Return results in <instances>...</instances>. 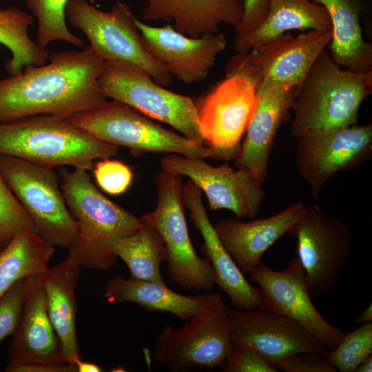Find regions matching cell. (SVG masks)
<instances>
[{"instance_id": "6da1fadb", "label": "cell", "mask_w": 372, "mask_h": 372, "mask_svg": "<svg viewBox=\"0 0 372 372\" xmlns=\"http://www.w3.org/2000/svg\"><path fill=\"white\" fill-rule=\"evenodd\" d=\"M49 60L0 79V123L41 114L68 119L106 101L99 83L105 61L89 45Z\"/></svg>"}, {"instance_id": "7a4b0ae2", "label": "cell", "mask_w": 372, "mask_h": 372, "mask_svg": "<svg viewBox=\"0 0 372 372\" xmlns=\"http://www.w3.org/2000/svg\"><path fill=\"white\" fill-rule=\"evenodd\" d=\"M61 175L65 203L77 224L67 258L81 268L107 271L117 259L114 244L134 234L141 225V218L104 196L87 170L64 169Z\"/></svg>"}, {"instance_id": "3957f363", "label": "cell", "mask_w": 372, "mask_h": 372, "mask_svg": "<svg viewBox=\"0 0 372 372\" xmlns=\"http://www.w3.org/2000/svg\"><path fill=\"white\" fill-rule=\"evenodd\" d=\"M372 92V70L342 68L330 52L318 56L293 101L290 131L295 138L357 124L362 102Z\"/></svg>"}, {"instance_id": "277c9868", "label": "cell", "mask_w": 372, "mask_h": 372, "mask_svg": "<svg viewBox=\"0 0 372 372\" xmlns=\"http://www.w3.org/2000/svg\"><path fill=\"white\" fill-rule=\"evenodd\" d=\"M104 143L67 119L48 114L0 123V154L50 167L92 169L93 161L117 155Z\"/></svg>"}, {"instance_id": "5b68a950", "label": "cell", "mask_w": 372, "mask_h": 372, "mask_svg": "<svg viewBox=\"0 0 372 372\" xmlns=\"http://www.w3.org/2000/svg\"><path fill=\"white\" fill-rule=\"evenodd\" d=\"M234 322L218 293L207 292L199 311L180 328L164 327L156 337L154 360L173 371L221 366L231 347Z\"/></svg>"}, {"instance_id": "8992f818", "label": "cell", "mask_w": 372, "mask_h": 372, "mask_svg": "<svg viewBox=\"0 0 372 372\" xmlns=\"http://www.w3.org/2000/svg\"><path fill=\"white\" fill-rule=\"evenodd\" d=\"M67 120L104 143L128 149L136 156L165 153L221 159L215 149L167 130L115 100L106 101L98 107L78 113Z\"/></svg>"}, {"instance_id": "52a82bcc", "label": "cell", "mask_w": 372, "mask_h": 372, "mask_svg": "<svg viewBox=\"0 0 372 372\" xmlns=\"http://www.w3.org/2000/svg\"><path fill=\"white\" fill-rule=\"evenodd\" d=\"M0 172L37 233L54 247L68 249L76 235L77 224L54 167L0 154Z\"/></svg>"}, {"instance_id": "ba28073f", "label": "cell", "mask_w": 372, "mask_h": 372, "mask_svg": "<svg viewBox=\"0 0 372 372\" xmlns=\"http://www.w3.org/2000/svg\"><path fill=\"white\" fill-rule=\"evenodd\" d=\"M183 176L161 169L155 177V209L141 218L161 236L167 251L170 279L182 288L209 292L214 283V269L207 258L196 252L188 232L183 197Z\"/></svg>"}, {"instance_id": "9c48e42d", "label": "cell", "mask_w": 372, "mask_h": 372, "mask_svg": "<svg viewBox=\"0 0 372 372\" xmlns=\"http://www.w3.org/2000/svg\"><path fill=\"white\" fill-rule=\"evenodd\" d=\"M70 25L87 37L94 52L105 61H123L146 71L162 86L171 84L167 67L145 50L130 6L118 2L110 12L101 11L87 0H70L65 8Z\"/></svg>"}, {"instance_id": "30bf717a", "label": "cell", "mask_w": 372, "mask_h": 372, "mask_svg": "<svg viewBox=\"0 0 372 372\" xmlns=\"http://www.w3.org/2000/svg\"><path fill=\"white\" fill-rule=\"evenodd\" d=\"M99 83L105 98L165 123L185 137L204 145L196 103L160 85L140 67L123 61H105Z\"/></svg>"}, {"instance_id": "8fae6325", "label": "cell", "mask_w": 372, "mask_h": 372, "mask_svg": "<svg viewBox=\"0 0 372 372\" xmlns=\"http://www.w3.org/2000/svg\"><path fill=\"white\" fill-rule=\"evenodd\" d=\"M332 28L310 30L294 37L284 33L227 61L226 76L242 75L256 88L300 85L313 63L330 43Z\"/></svg>"}, {"instance_id": "7c38bea8", "label": "cell", "mask_w": 372, "mask_h": 372, "mask_svg": "<svg viewBox=\"0 0 372 372\" xmlns=\"http://www.w3.org/2000/svg\"><path fill=\"white\" fill-rule=\"evenodd\" d=\"M287 233L297 240L298 258L304 270L310 294L318 296L335 289L340 271L352 251L353 235L349 227L325 215L313 203Z\"/></svg>"}, {"instance_id": "4fadbf2b", "label": "cell", "mask_w": 372, "mask_h": 372, "mask_svg": "<svg viewBox=\"0 0 372 372\" xmlns=\"http://www.w3.org/2000/svg\"><path fill=\"white\" fill-rule=\"evenodd\" d=\"M298 139L297 171L315 200L335 173L353 169L372 155L371 123L309 133Z\"/></svg>"}, {"instance_id": "5bb4252c", "label": "cell", "mask_w": 372, "mask_h": 372, "mask_svg": "<svg viewBox=\"0 0 372 372\" xmlns=\"http://www.w3.org/2000/svg\"><path fill=\"white\" fill-rule=\"evenodd\" d=\"M196 104L204 142L222 159H234L256 107L255 85L242 75L226 76Z\"/></svg>"}, {"instance_id": "9a60e30c", "label": "cell", "mask_w": 372, "mask_h": 372, "mask_svg": "<svg viewBox=\"0 0 372 372\" xmlns=\"http://www.w3.org/2000/svg\"><path fill=\"white\" fill-rule=\"evenodd\" d=\"M161 167L193 181L205 193L210 210L228 209L238 219L256 217L265 198L262 184L250 172L227 163L214 167L203 158L169 154Z\"/></svg>"}, {"instance_id": "2e32d148", "label": "cell", "mask_w": 372, "mask_h": 372, "mask_svg": "<svg viewBox=\"0 0 372 372\" xmlns=\"http://www.w3.org/2000/svg\"><path fill=\"white\" fill-rule=\"evenodd\" d=\"M249 274L260 286L265 307L296 320L329 350L340 343L344 333L329 323L315 307L298 257L291 259L284 270L275 271L260 262Z\"/></svg>"}, {"instance_id": "e0dca14e", "label": "cell", "mask_w": 372, "mask_h": 372, "mask_svg": "<svg viewBox=\"0 0 372 372\" xmlns=\"http://www.w3.org/2000/svg\"><path fill=\"white\" fill-rule=\"evenodd\" d=\"M227 312L234 322L231 342L251 349L272 364L298 353H328L325 345L300 323L265 307L227 308Z\"/></svg>"}, {"instance_id": "ac0fdd59", "label": "cell", "mask_w": 372, "mask_h": 372, "mask_svg": "<svg viewBox=\"0 0 372 372\" xmlns=\"http://www.w3.org/2000/svg\"><path fill=\"white\" fill-rule=\"evenodd\" d=\"M134 21L147 52L165 65L172 76L185 83L204 80L228 43L225 35L219 32L191 37L171 23L154 27L136 17Z\"/></svg>"}, {"instance_id": "d6986e66", "label": "cell", "mask_w": 372, "mask_h": 372, "mask_svg": "<svg viewBox=\"0 0 372 372\" xmlns=\"http://www.w3.org/2000/svg\"><path fill=\"white\" fill-rule=\"evenodd\" d=\"M66 363L48 314L41 274L30 276L23 311L8 347L6 371L18 372L25 366Z\"/></svg>"}, {"instance_id": "ffe728a7", "label": "cell", "mask_w": 372, "mask_h": 372, "mask_svg": "<svg viewBox=\"0 0 372 372\" xmlns=\"http://www.w3.org/2000/svg\"><path fill=\"white\" fill-rule=\"evenodd\" d=\"M298 85L256 89L257 104L246 129L247 135L234 158L237 168L265 180L269 157L279 127L290 118Z\"/></svg>"}, {"instance_id": "44dd1931", "label": "cell", "mask_w": 372, "mask_h": 372, "mask_svg": "<svg viewBox=\"0 0 372 372\" xmlns=\"http://www.w3.org/2000/svg\"><path fill=\"white\" fill-rule=\"evenodd\" d=\"M201 189L190 179L183 187L185 207L204 243L201 251L209 260L214 271V283L225 292L234 309L252 310L263 307L260 287H254L244 276L219 240L202 200Z\"/></svg>"}, {"instance_id": "7402d4cb", "label": "cell", "mask_w": 372, "mask_h": 372, "mask_svg": "<svg viewBox=\"0 0 372 372\" xmlns=\"http://www.w3.org/2000/svg\"><path fill=\"white\" fill-rule=\"evenodd\" d=\"M307 206L296 201L267 218L242 222L224 219L214 226L221 243L243 273H249L261 258L301 217Z\"/></svg>"}, {"instance_id": "603a6c76", "label": "cell", "mask_w": 372, "mask_h": 372, "mask_svg": "<svg viewBox=\"0 0 372 372\" xmlns=\"http://www.w3.org/2000/svg\"><path fill=\"white\" fill-rule=\"evenodd\" d=\"M143 1L144 19L172 23L175 30L191 37L218 32L223 23L234 28L243 12V0Z\"/></svg>"}, {"instance_id": "cb8c5ba5", "label": "cell", "mask_w": 372, "mask_h": 372, "mask_svg": "<svg viewBox=\"0 0 372 372\" xmlns=\"http://www.w3.org/2000/svg\"><path fill=\"white\" fill-rule=\"evenodd\" d=\"M81 267L69 258L41 274L50 322L62 345L68 363L81 360L76 331V290Z\"/></svg>"}, {"instance_id": "d4e9b609", "label": "cell", "mask_w": 372, "mask_h": 372, "mask_svg": "<svg viewBox=\"0 0 372 372\" xmlns=\"http://www.w3.org/2000/svg\"><path fill=\"white\" fill-rule=\"evenodd\" d=\"M325 8L333 30L329 52L341 67L353 72L372 70V45L363 37L360 17L366 0H311Z\"/></svg>"}, {"instance_id": "484cf974", "label": "cell", "mask_w": 372, "mask_h": 372, "mask_svg": "<svg viewBox=\"0 0 372 372\" xmlns=\"http://www.w3.org/2000/svg\"><path fill=\"white\" fill-rule=\"evenodd\" d=\"M206 293L185 296L172 290L165 283L115 276L107 281L104 297L110 303L132 302L147 311L170 313L187 321L199 311Z\"/></svg>"}, {"instance_id": "4316f807", "label": "cell", "mask_w": 372, "mask_h": 372, "mask_svg": "<svg viewBox=\"0 0 372 372\" xmlns=\"http://www.w3.org/2000/svg\"><path fill=\"white\" fill-rule=\"evenodd\" d=\"M331 28L330 16L318 3L311 0H269V10L262 23L234 42L233 48L236 53L246 52L290 30Z\"/></svg>"}, {"instance_id": "83f0119b", "label": "cell", "mask_w": 372, "mask_h": 372, "mask_svg": "<svg viewBox=\"0 0 372 372\" xmlns=\"http://www.w3.org/2000/svg\"><path fill=\"white\" fill-rule=\"evenodd\" d=\"M54 252L35 231L26 229L16 236L0 251V298L19 280L43 273Z\"/></svg>"}, {"instance_id": "f1b7e54d", "label": "cell", "mask_w": 372, "mask_h": 372, "mask_svg": "<svg viewBox=\"0 0 372 372\" xmlns=\"http://www.w3.org/2000/svg\"><path fill=\"white\" fill-rule=\"evenodd\" d=\"M141 220L134 234L114 244L113 252L127 265L131 278L165 283L161 273V265L167 258L165 245L158 231Z\"/></svg>"}, {"instance_id": "f546056e", "label": "cell", "mask_w": 372, "mask_h": 372, "mask_svg": "<svg viewBox=\"0 0 372 372\" xmlns=\"http://www.w3.org/2000/svg\"><path fill=\"white\" fill-rule=\"evenodd\" d=\"M34 17L20 8H0V44L11 53L5 63L9 76L22 73L30 65H42L49 59L46 48L34 41L28 34Z\"/></svg>"}, {"instance_id": "4dcf8cb0", "label": "cell", "mask_w": 372, "mask_h": 372, "mask_svg": "<svg viewBox=\"0 0 372 372\" xmlns=\"http://www.w3.org/2000/svg\"><path fill=\"white\" fill-rule=\"evenodd\" d=\"M70 0H25L33 17L37 20V43L46 48L52 42L65 41L83 46L81 37L72 33L65 20V8Z\"/></svg>"}, {"instance_id": "1f68e13d", "label": "cell", "mask_w": 372, "mask_h": 372, "mask_svg": "<svg viewBox=\"0 0 372 372\" xmlns=\"http://www.w3.org/2000/svg\"><path fill=\"white\" fill-rule=\"evenodd\" d=\"M372 355V322L362 324L344 335L325 355L340 372H355L360 363Z\"/></svg>"}, {"instance_id": "d6a6232c", "label": "cell", "mask_w": 372, "mask_h": 372, "mask_svg": "<svg viewBox=\"0 0 372 372\" xmlns=\"http://www.w3.org/2000/svg\"><path fill=\"white\" fill-rule=\"evenodd\" d=\"M36 228L0 172V239L6 247L24 230Z\"/></svg>"}, {"instance_id": "836d02e7", "label": "cell", "mask_w": 372, "mask_h": 372, "mask_svg": "<svg viewBox=\"0 0 372 372\" xmlns=\"http://www.w3.org/2000/svg\"><path fill=\"white\" fill-rule=\"evenodd\" d=\"M28 278L17 281L0 298V342L12 335L20 321L27 298Z\"/></svg>"}, {"instance_id": "e575fe53", "label": "cell", "mask_w": 372, "mask_h": 372, "mask_svg": "<svg viewBox=\"0 0 372 372\" xmlns=\"http://www.w3.org/2000/svg\"><path fill=\"white\" fill-rule=\"evenodd\" d=\"M108 158L101 159L93 167V174L99 187L110 195L125 193L131 186L134 174L123 162Z\"/></svg>"}, {"instance_id": "d590c367", "label": "cell", "mask_w": 372, "mask_h": 372, "mask_svg": "<svg viewBox=\"0 0 372 372\" xmlns=\"http://www.w3.org/2000/svg\"><path fill=\"white\" fill-rule=\"evenodd\" d=\"M223 372H278L270 362L251 349L231 342V347L221 366Z\"/></svg>"}, {"instance_id": "8d00e7d4", "label": "cell", "mask_w": 372, "mask_h": 372, "mask_svg": "<svg viewBox=\"0 0 372 372\" xmlns=\"http://www.w3.org/2000/svg\"><path fill=\"white\" fill-rule=\"evenodd\" d=\"M313 351L292 354L273 364L285 372H336V369L323 357Z\"/></svg>"}, {"instance_id": "74e56055", "label": "cell", "mask_w": 372, "mask_h": 372, "mask_svg": "<svg viewBox=\"0 0 372 372\" xmlns=\"http://www.w3.org/2000/svg\"><path fill=\"white\" fill-rule=\"evenodd\" d=\"M269 10V0H243L242 17L234 28L236 42L249 34L264 21Z\"/></svg>"}, {"instance_id": "f35d334b", "label": "cell", "mask_w": 372, "mask_h": 372, "mask_svg": "<svg viewBox=\"0 0 372 372\" xmlns=\"http://www.w3.org/2000/svg\"><path fill=\"white\" fill-rule=\"evenodd\" d=\"M77 372H101L102 369L98 364L87 361H83L82 359L77 361Z\"/></svg>"}, {"instance_id": "ab89813d", "label": "cell", "mask_w": 372, "mask_h": 372, "mask_svg": "<svg viewBox=\"0 0 372 372\" xmlns=\"http://www.w3.org/2000/svg\"><path fill=\"white\" fill-rule=\"evenodd\" d=\"M372 322V304H369L363 313L354 319V322L364 324Z\"/></svg>"}, {"instance_id": "60d3db41", "label": "cell", "mask_w": 372, "mask_h": 372, "mask_svg": "<svg viewBox=\"0 0 372 372\" xmlns=\"http://www.w3.org/2000/svg\"><path fill=\"white\" fill-rule=\"evenodd\" d=\"M356 372H371L372 371V355L364 360L356 369Z\"/></svg>"}, {"instance_id": "b9f144b4", "label": "cell", "mask_w": 372, "mask_h": 372, "mask_svg": "<svg viewBox=\"0 0 372 372\" xmlns=\"http://www.w3.org/2000/svg\"><path fill=\"white\" fill-rule=\"evenodd\" d=\"M3 247H3V244H2L1 241V239H0V251L3 249Z\"/></svg>"}]
</instances>
